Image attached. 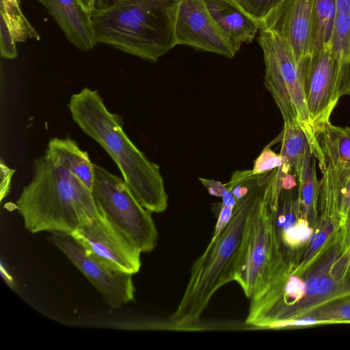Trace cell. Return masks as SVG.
Wrapping results in <instances>:
<instances>
[{
  "mask_svg": "<svg viewBox=\"0 0 350 350\" xmlns=\"http://www.w3.org/2000/svg\"><path fill=\"white\" fill-rule=\"evenodd\" d=\"M68 107L78 126L113 160L138 202L152 213L163 212L167 195L159 166L129 138L122 118L108 110L99 92L85 88L71 96Z\"/></svg>",
  "mask_w": 350,
  "mask_h": 350,
  "instance_id": "cell-1",
  "label": "cell"
},
{
  "mask_svg": "<svg viewBox=\"0 0 350 350\" xmlns=\"http://www.w3.org/2000/svg\"><path fill=\"white\" fill-rule=\"evenodd\" d=\"M268 173L259 174L250 191L234 207L226 226L213 235L194 261L183 297L170 323L178 328L197 324L213 295L234 281V271L249 216L260 198Z\"/></svg>",
  "mask_w": 350,
  "mask_h": 350,
  "instance_id": "cell-2",
  "label": "cell"
},
{
  "mask_svg": "<svg viewBox=\"0 0 350 350\" xmlns=\"http://www.w3.org/2000/svg\"><path fill=\"white\" fill-rule=\"evenodd\" d=\"M15 206L27 230L71 234L98 211L92 191L46 150L33 163V177Z\"/></svg>",
  "mask_w": 350,
  "mask_h": 350,
  "instance_id": "cell-3",
  "label": "cell"
},
{
  "mask_svg": "<svg viewBox=\"0 0 350 350\" xmlns=\"http://www.w3.org/2000/svg\"><path fill=\"white\" fill-rule=\"evenodd\" d=\"M179 0H98L92 10L98 42L156 62L176 45Z\"/></svg>",
  "mask_w": 350,
  "mask_h": 350,
  "instance_id": "cell-4",
  "label": "cell"
},
{
  "mask_svg": "<svg viewBox=\"0 0 350 350\" xmlns=\"http://www.w3.org/2000/svg\"><path fill=\"white\" fill-rule=\"evenodd\" d=\"M284 174L281 167L269 172L263 191L247 223L234 281L250 299L277 273L274 211Z\"/></svg>",
  "mask_w": 350,
  "mask_h": 350,
  "instance_id": "cell-5",
  "label": "cell"
},
{
  "mask_svg": "<svg viewBox=\"0 0 350 350\" xmlns=\"http://www.w3.org/2000/svg\"><path fill=\"white\" fill-rule=\"evenodd\" d=\"M258 42L265 64V86L282 114L284 124L297 126L306 134L321 171L326 160L308 109L298 63L289 44L275 32L261 29Z\"/></svg>",
  "mask_w": 350,
  "mask_h": 350,
  "instance_id": "cell-6",
  "label": "cell"
},
{
  "mask_svg": "<svg viewBox=\"0 0 350 350\" xmlns=\"http://www.w3.org/2000/svg\"><path fill=\"white\" fill-rule=\"evenodd\" d=\"M92 194L98 209L142 252L155 248L158 232L152 212L138 202L124 179L94 164Z\"/></svg>",
  "mask_w": 350,
  "mask_h": 350,
  "instance_id": "cell-7",
  "label": "cell"
},
{
  "mask_svg": "<svg viewBox=\"0 0 350 350\" xmlns=\"http://www.w3.org/2000/svg\"><path fill=\"white\" fill-rule=\"evenodd\" d=\"M70 234L90 256L107 268L131 275L139 271L142 252L99 209L81 220Z\"/></svg>",
  "mask_w": 350,
  "mask_h": 350,
  "instance_id": "cell-8",
  "label": "cell"
},
{
  "mask_svg": "<svg viewBox=\"0 0 350 350\" xmlns=\"http://www.w3.org/2000/svg\"><path fill=\"white\" fill-rule=\"evenodd\" d=\"M49 241L88 278L112 309L134 300L133 275L113 271L90 256L70 234L51 232Z\"/></svg>",
  "mask_w": 350,
  "mask_h": 350,
  "instance_id": "cell-9",
  "label": "cell"
},
{
  "mask_svg": "<svg viewBox=\"0 0 350 350\" xmlns=\"http://www.w3.org/2000/svg\"><path fill=\"white\" fill-rule=\"evenodd\" d=\"M298 65L308 109L318 134L323 125L329 122L340 99L336 91V66L330 43L312 52Z\"/></svg>",
  "mask_w": 350,
  "mask_h": 350,
  "instance_id": "cell-10",
  "label": "cell"
},
{
  "mask_svg": "<svg viewBox=\"0 0 350 350\" xmlns=\"http://www.w3.org/2000/svg\"><path fill=\"white\" fill-rule=\"evenodd\" d=\"M174 34L177 44L232 58L237 53L211 16L204 0H179Z\"/></svg>",
  "mask_w": 350,
  "mask_h": 350,
  "instance_id": "cell-11",
  "label": "cell"
},
{
  "mask_svg": "<svg viewBox=\"0 0 350 350\" xmlns=\"http://www.w3.org/2000/svg\"><path fill=\"white\" fill-rule=\"evenodd\" d=\"M314 0H283L261 21L291 46L297 63L312 53Z\"/></svg>",
  "mask_w": 350,
  "mask_h": 350,
  "instance_id": "cell-12",
  "label": "cell"
},
{
  "mask_svg": "<svg viewBox=\"0 0 350 350\" xmlns=\"http://www.w3.org/2000/svg\"><path fill=\"white\" fill-rule=\"evenodd\" d=\"M54 18L66 38L82 51L92 49L98 42L91 12L81 0H38Z\"/></svg>",
  "mask_w": 350,
  "mask_h": 350,
  "instance_id": "cell-13",
  "label": "cell"
},
{
  "mask_svg": "<svg viewBox=\"0 0 350 350\" xmlns=\"http://www.w3.org/2000/svg\"><path fill=\"white\" fill-rule=\"evenodd\" d=\"M206 6L230 44L237 53L250 42L260 29V22L248 14L234 0H204Z\"/></svg>",
  "mask_w": 350,
  "mask_h": 350,
  "instance_id": "cell-14",
  "label": "cell"
},
{
  "mask_svg": "<svg viewBox=\"0 0 350 350\" xmlns=\"http://www.w3.org/2000/svg\"><path fill=\"white\" fill-rule=\"evenodd\" d=\"M336 12L330 45L336 66V91L350 96V0H336Z\"/></svg>",
  "mask_w": 350,
  "mask_h": 350,
  "instance_id": "cell-15",
  "label": "cell"
},
{
  "mask_svg": "<svg viewBox=\"0 0 350 350\" xmlns=\"http://www.w3.org/2000/svg\"><path fill=\"white\" fill-rule=\"evenodd\" d=\"M46 151L92 191L94 164L91 161L88 153L82 150L75 141L70 138H52Z\"/></svg>",
  "mask_w": 350,
  "mask_h": 350,
  "instance_id": "cell-16",
  "label": "cell"
},
{
  "mask_svg": "<svg viewBox=\"0 0 350 350\" xmlns=\"http://www.w3.org/2000/svg\"><path fill=\"white\" fill-rule=\"evenodd\" d=\"M326 165L337 171L350 172V128L329 122L317 134Z\"/></svg>",
  "mask_w": 350,
  "mask_h": 350,
  "instance_id": "cell-17",
  "label": "cell"
},
{
  "mask_svg": "<svg viewBox=\"0 0 350 350\" xmlns=\"http://www.w3.org/2000/svg\"><path fill=\"white\" fill-rule=\"evenodd\" d=\"M280 155L282 165L290 171L294 170L297 174L304 163L310 148L308 139L297 126L292 124H284L282 132Z\"/></svg>",
  "mask_w": 350,
  "mask_h": 350,
  "instance_id": "cell-18",
  "label": "cell"
},
{
  "mask_svg": "<svg viewBox=\"0 0 350 350\" xmlns=\"http://www.w3.org/2000/svg\"><path fill=\"white\" fill-rule=\"evenodd\" d=\"M336 12V0H314L312 52L329 43Z\"/></svg>",
  "mask_w": 350,
  "mask_h": 350,
  "instance_id": "cell-19",
  "label": "cell"
},
{
  "mask_svg": "<svg viewBox=\"0 0 350 350\" xmlns=\"http://www.w3.org/2000/svg\"><path fill=\"white\" fill-rule=\"evenodd\" d=\"M19 5L17 0H1V17L6 22L16 42L29 38L39 40V34L25 17Z\"/></svg>",
  "mask_w": 350,
  "mask_h": 350,
  "instance_id": "cell-20",
  "label": "cell"
},
{
  "mask_svg": "<svg viewBox=\"0 0 350 350\" xmlns=\"http://www.w3.org/2000/svg\"><path fill=\"white\" fill-rule=\"evenodd\" d=\"M248 14L261 23L283 0H234Z\"/></svg>",
  "mask_w": 350,
  "mask_h": 350,
  "instance_id": "cell-21",
  "label": "cell"
},
{
  "mask_svg": "<svg viewBox=\"0 0 350 350\" xmlns=\"http://www.w3.org/2000/svg\"><path fill=\"white\" fill-rule=\"evenodd\" d=\"M283 160L280 154H277L269 147L264 148L254 161V175L267 173L282 165Z\"/></svg>",
  "mask_w": 350,
  "mask_h": 350,
  "instance_id": "cell-22",
  "label": "cell"
},
{
  "mask_svg": "<svg viewBox=\"0 0 350 350\" xmlns=\"http://www.w3.org/2000/svg\"><path fill=\"white\" fill-rule=\"evenodd\" d=\"M15 41L6 22L1 17L0 20V51L2 57L14 59L17 57Z\"/></svg>",
  "mask_w": 350,
  "mask_h": 350,
  "instance_id": "cell-23",
  "label": "cell"
},
{
  "mask_svg": "<svg viewBox=\"0 0 350 350\" xmlns=\"http://www.w3.org/2000/svg\"><path fill=\"white\" fill-rule=\"evenodd\" d=\"M311 230L307 223L299 220L297 225L283 235L284 241L291 245H297L306 241L311 234Z\"/></svg>",
  "mask_w": 350,
  "mask_h": 350,
  "instance_id": "cell-24",
  "label": "cell"
},
{
  "mask_svg": "<svg viewBox=\"0 0 350 350\" xmlns=\"http://www.w3.org/2000/svg\"><path fill=\"white\" fill-rule=\"evenodd\" d=\"M333 288L332 282L325 278H316L309 280L305 284V291L308 295L329 293Z\"/></svg>",
  "mask_w": 350,
  "mask_h": 350,
  "instance_id": "cell-25",
  "label": "cell"
},
{
  "mask_svg": "<svg viewBox=\"0 0 350 350\" xmlns=\"http://www.w3.org/2000/svg\"><path fill=\"white\" fill-rule=\"evenodd\" d=\"M0 176H1V200L5 197L10 190L11 186V180L15 170L10 168L2 160L0 164Z\"/></svg>",
  "mask_w": 350,
  "mask_h": 350,
  "instance_id": "cell-26",
  "label": "cell"
},
{
  "mask_svg": "<svg viewBox=\"0 0 350 350\" xmlns=\"http://www.w3.org/2000/svg\"><path fill=\"white\" fill-rule=\"evenodd\" d=\"M234 207L221 204L213 235L219 233L228 223L232 214Z\"/></svg>",
  "mask_w": 350,
  "mask_h": 350,
  "instance_id": "cell-27",
  "label": "cell"
},
{
  "mask_svg": "<svg viewBox=\"0 0 350 350\" xmlns=\"http://www.w3.org/2000/svg\"><path fill=\"white\" fill-rule=\"evenodd\" d=\"M202 185L207 189L211 195L217 197H221L224 191L226 189L225 184L219 181L210 180L207 178H199Z\"/></svg>",
  "mask_w": 350,
  "mask_h": 350,
  "instance_id": "cell-28",
  "label": "cell"
},
{
  "mask_svg": "<svg viewBox=\"0 0 350 350\" xmlns=\"http://www.w3.org/2000/svg\"><path fill=\"white\" fill-rule=\"evenodd\" d=\"M296 185L294 176L288 173H285L282 180V188L284 190H291Z\"/></svg>",
  "mask_w": 350,
  "mask_h": 350,
  "instance_id": "cell-29",
  "label": "cell"
},
{
  "mask_svg": "<svg viewBox=\"0 0 350 350\" xmlns=\"http://www.w3.org/2000/svg\"><path fill=\"white\" fill-rule=\"evenodd\" d=\"M326 235L323 232L316 233L312 237V247L314 249L319 248L325 241Z\"/></svg>",
  "mask_w": 350,
  "mask_h": 350,
  "instance_id": "cell-30",
  "label": "cell"
},
{
  "mask_svg": "<svg viewBox=\"0 0 350 350\" xmlns=\"http://www.w3.org/2000/svg\"><path fill=\"white\" fill-rule=\"evenodd\" d=\"M1 273L3 278L5 282L10 286L12 287L14 286V281L12 276L9 274V273L3 267V264L1 265Z\"/></svg>",
  "mask_w": 350,
  "mask_h": 350,
  "instance_id": "cell-31",
  "label": "cell"
},
{
  "mask_svg": "<svg viewBox=\"0 0 350 350\" xmlns=\"http://www.w3.org/2000/svg\"><path fill=\"white\" fill-rule=\"evenodd\" d=\"M85 7L90 12L95 8L98 0H81Z\"/></svg>",
  "mask_w": 350,
  "mask_h": 350,
  "instance_id": "cell-32",
  "label": "cell"
},
{
  "mask_svg": "<svg viewBox=\"0 0 350 350\" xmlns=\"http://www.w3.org/2000/svg\"><path fill=\"white\" fill-rule=\"evenodd\" d=\"M341 315L346 319H350V306H346L341 309Z\"/></svg>",
  "mask_w": 350,
  "mask_h": 350,
  "instance_id": "cell-33",
  "label": "cell"
},
{
  "mask_svg": "<svg viewBox=\"0 0 350 350\" xmlns=\"http://www.w3.org/2000/svg\"><path fill=\"white\" fill-rule=\"evenodd\" d=\"M17 1H18V3H20V2H21V0H17Z\"/></svg>",
  "mask_w": 350,
  "mask_h": 350,
  "instance_id": "cell-34",
  "label": "cell"
}]
</instances>
